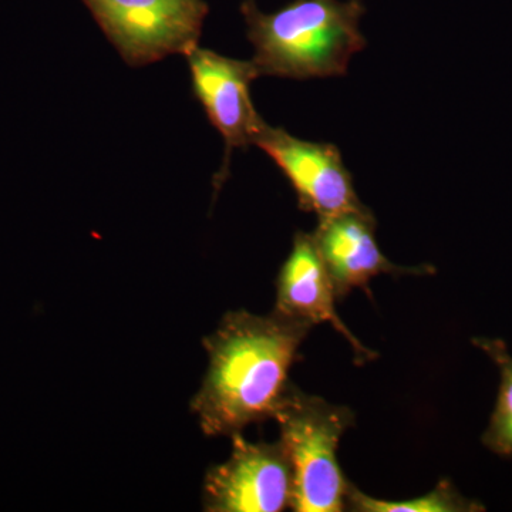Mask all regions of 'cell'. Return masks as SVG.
I'll use <instances>...</instances> for the list:
<instances>
[{"instance_id": "obj_4", "label": "cell", "mask_w": 512, "mask_h": 512, "mask_svg": "<svg viewBox=\"0 0 512 512\" xmlns=\"http://www.w3.org/2000/svg\"><path fill=\"white\" fill-rule=\"evenodd\" d=\"M100 28L133 66L184 55L198 47L204 0H83Z\"/></svg>"}, {"instance_id": "obj_7", "label": "cell", "mask_w": 512, "mask_h": 512, "mask_svg": "<svg viewBox=\"0 0 512 512\" xmlns=\"http://www.w3.org/2000/svg\"><path fill=\"white\" fill-rule=\"evenodd\" d=\"M192 87L208 119L232 148L255 146L268 126L256 111L251 84L261 76L254 60H237L195 47L187 56Z\"/></svg>"}, {"instance_id": "obj_5", "label": "cell", "mask_w": 512, "mask_h": 512, "mask_svg": "<svg viewBox=\"0 0 512 512\" xmlns=\"http://www.w3.org/2000/svg\"><path fill=\"white\" fill-rule=\"evenodd\" d=\"M231 439V456L205 476L204 511L281 512L291 508L292 467L281 441L251 443L242 433Z\"/></svg>"}, {"instance_id": "obj_6", "label": "cell", "mask_w": 512, "mask_h": 512, "mask_svg": "<svg viewBox=\"0 0 512 512\" xmlns=\"http://www.w3.org/2000/svg\"><path fill=\"white\" fill-rule=\"evenodd\" d=\"M255 146L262 148L291 181L302 210L319 220L366 208L357 197L352 175L332 144L311 143L266 126Z\"/></svg>"}, {"instance_id": "obj_10", "label": "cell", "mask_w": 512, "mask_h": 512, "mask_svg": "<svg viewBox=\"0 0 512 512\" xmlns=\"http://www.w3.org/2000/svg\"><path fill=\"white\" fill-rule=\"evenodd\" d=\"M346 510L355 512H468L483 510L480 504L467 500L456 487L443 480L429 494L406 501H386L370 497L352 484Z\"/></svg>"}, {"instance_id": "obj_2", "label": "cell", "mask_w": 512, "mask_h": 512, "mask_svg": "<svg viewBox=\"0 0 512 512\" xmlns=\"http://www.w3.org/2000/svg\"><path fill=\"white\" fill-rule=\"evenodd\" d=\"M359 0H295L274 13L242 6L261 76L311 79L345 74L366 45Z\"/></svg>"}, {"instance_id": "obj_3", "label": "cell", "mask_w": 512, "mask_h": 512, "mask_svg": "<svg viewBox=\"0 0 512 512\" xmlns=\"http://www.w3.org/2000/svg\"><path fill=\"white\" fill-rule=\"evenodd\" d=\"M274 419L281 430L282 447L291 461L296 512L346 511L352 484L339 466L338 447L355 423L349 407L289 386Z\"/></svg>"}, {"instance_id": "obj_9", "label": "cell", "mask_w": 512, "mask_h": 512, "mask_svg": "<svg viewBox=\"0 0 512 512\" xmlns=\"http://www.w3.org/2000/svg\"><path fill=\"white\" fill-rule=\"evenodd\" d=\"M336 299L335 286L313 235L298 232L293 238L291 254L276 279L274 312L309 326L329 323L348 340L356 360L366 363L376 359V353L363 346L339 318Z\"/></svg>"}, {"instance_id": "obj_1", "label": "cell", "mask_w": 512, "mask_h": 512, "mask_svg": "<svg viewBox=\"0 0 512 512\" xmlns=\"http://www.w3.org/2000/svg\"><path fill=\"white\" fill-rule=\"evenodd\" d=\"M311 328L276 312H228L204 339L208 369L191 402L202 433L232 437L249 424L274 419Z\"/></svg>"}, {"instance_id": "obj_8", "label": "cell", "mask_w": 512, "mask_h": 512, "mask_svg": "<svg viewBox=\"0 0 512 512\" xmlns=\"http://www.w3.org/2000/svg\"><path fill=\"white\" fill-rule=\"evenodd\" d=\"M375 232L376 220L367 208L323 218L312 232L338 299L353 289H366L373 278L382 274H433L430 265L409 268L390 262L380 251Z\"/></svg>"}, {"instance_id": "obj_11", "label": "cell", "mask_w": 512, "mask_h": 512, "mask_svg": "<svg viewBox=\"0 0 512 512\" xmlns=\"http://www.w3.org/2000/svg\"><path fill=\"white\" fill-rule=\"evenodd\" d=\"M473 342L494 360L501 375L497 406L485 431L484 444L500 456H512V356L501 340L478 338Z\"/></svg>"}]
</instances>
